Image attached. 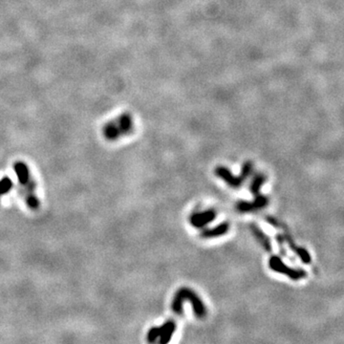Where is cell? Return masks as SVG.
I'll use <instances>...</instances> for the list:
<instances>
[{"instance_id": "8", "label": "cell", "mask_w": 344, "mask_h": 344, "mask_svg": "<svg viewBox=\"0 0 344 344\" xmlns=\"http://www.w3.org/2000/svg\"><path fill=\"white\" fill-rule=\"evenodd\" d=\"M216 218V212L214 210H208L200 213H193L189 217V223L196 229H202Z\"/></svg>"}, {"instance_id": "9", "label": "cell", "mask_w": 344, "mask_h": 344, "mask_svg": "<svg viewBox=\"0 0 344 344\" xmlns=\"http://www.w3.org/2000/svg\"><path fill=\"white\" fill-rule=\"evenodd\" d=\"M229 229V224L228 222H224L222 224H219L218 226L211 228V229H203L200 233V236L205 239H212L216 238L218 236L225 235Z\"/></svg>"}, {"instance_id": "4", "label": "cell", "mask_w": 344, "mask_h": 344, "mask_svg": "<svg viewBox=\"0 0 344 344\" xmlns=\"http://www.w3.org/2000/svg\"><path fill=\"white\" fill-rule=\"evenodd\" d=\"M252 168H253V164L251 162L248 161L243 164L241 173L239 176L233 175L226 166H221V165L217 166L214 172L218 178L224 181L229 187L233 188H238L248 179L250 172L252 171Z\"/></svg>"}, {"instance_id": "7", "label": "cell", "mask_w": 344, "mask_h": 344, "mask_svg": "<svg viewBox=\"0 0 344 344\" xmlns=\"http://www.w3.org/2000/svg\"><path fill=\"white\" fill-rule=\"evenodd\" d=\"M268 204H269V198L260 194V195L255 197L252 202L239 201L236 204V211H238L239 213H241L256 212V211L264 209Z\"/></svg>"}, {"instance_id": "1", "label": "cell", "mask_w": 344, "mask_h": 344, "mask_svg": "<svg viewBox=\"0 0 344 344\" xmlns=\"http://www.w3.org/2000/svg\"><path fill=\"white\" fill-rule=\"evenodd\" d=\"M14 170L17 174V181L21 195L23 197L28 208L32 211L39 209L40 202L35 193L36 184L33 181L29 166L24 162H17L14 164Z\"/></svg>"}, {"instance_id": "3", "label": "cell", "mask_w": 344, "mask_h": 344, "mask_svg": "<svg viewBox=\"0 0 344 344\" xmlns=\"http://www.w3.org/2000/svg\"><path fill=\"white\" fill-rule=\"evenodd\" d=\"M134 130V119L130 113H123L107 122L102 127V134L107 141L114 142L131 134Z\"/></svg>"}, {"instance_id": "11", "label": "cell", "mask_w": 344, "mask_h": 344, "mask_svg": "<svg viewBox=\"0 0 344 344\" xmlns=\"http://www.w3.org/2000/svg\"><path fill=\"white\" fill-rule=\"evenodd\" d=\"M250 231L252 232V234L255 236L256 240L259 242V244L267 250V251H271L272 250V242L270 240V238L263 232L261 229L255 225V224H250Z\"/></svg>"}, {"instance_id": "2", "label": "cell", "mask_w": 344, "mask_h": 344, "mask_svg": "<svg viewBox=\"0 0 344 344\" xmlns=\"http://www.w3.org/2000/svg\"><path fill=\"white\" fill-rule=\"evenodd\" d=\"M187 301L191 303L194 314L198 318L205 317V315L207 314V309L205 307L204 302L193 290L186 287L179 289L173 297V300L171 303V309L174 312L175 314L181 315L183 313L184 303Z\"/></svg>"}, {"instance_id": "12", "label": "cell", "mask_w": 344, "mask_h": 344, "mask_svg": "<svg viewBox=\"0 0 344 344\" xmlns=\"http://www.w3.org/2000/svg\"><path fill=\"white\" fill-rule=\"evenodd\" d=\"M265 182H266V176L263 173L256 174L251 181V184L250 187L251 194H253L255 197L260 195L261 194L260 189H261V187L264 185Z\"/></svg>"}, {"instance_id": "13", "label": "cell", "mask_w": 344, "mask_h": 344, "mask_svg": "<svg viewBox=\"0 0 344 344\" xmlns=\"http://www.w3.org/2000/svg\"><path fill=\"white\" fill-rule=\"evenodd\" d=\"M13 187H14V183L11 178L5 176L0 179V201L2 197L8 194L12 190Z\"/></svg>"}, {"instance_id": "5", "label": "cell", "mask_w": 344, "mask_h": 344, "mask_svg": "<svg viewBox=\"0 0 344 344\" xmlns=\"http://www.w3.org/2000/svg\"><path fill=\"white\" fill-rule=\"evenodd\" d=\"M269 266H270L271 270H273L274 272H277L281 275H285L289 279L295 280V281L307 278V273L304 270L291 268L283 262L280 257L276 256V255H274L270 258Z\"/></svg>"}, {"instance_id": "6", "label": "cell", "mask_w": 344, "mask_h": 344, "mask_svg": "<svg viewBox=\"0 0 344 344\" xmlns=\"http://www.w3.org/2000/svg\"><path fill=\"white\" fill-rule=\"evenodd\" d=\"M176 330V323L174 320H168L159 327H152L148 333V342L152 344L160 338L159 343L162 344L170 342L174 332Z\"/></svg>"}, {"instance_id": "10", "label": "cell", "mask_w": 344, "mask_h": 344, "mask_svg": "<svg viewBox=\"0 0 344 344\" xmlns=\"http://www.w3.org/2000/svg\"><path fill=\"white\" fill-rule=\"evenodd\" d=\"M283 237H284V240L287 242L288 246L290 247V249L293 251H295V254L300 258V260L302 262L304 263V264H310L311 263V255H310L309 251L306 249H304L302 247L297 246L295 242L293 241V239L290 236H288V235H283Z\"/></svg>"}]
</instances>
